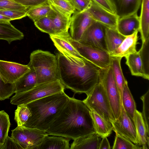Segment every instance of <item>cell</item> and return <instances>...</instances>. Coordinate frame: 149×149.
Wrapping results in <instances>:
<instances>
[{"label":"cell","instance_id":"obj_1","mask_svg":"<svg viewBox=\"0 0 149 149\" xmlns=\"http://www.w3.org/2000/svg\"><path fill=\"white\" fill-rule=\"evenodd\" d=\"M56 56L59 79L65 88L87 95L99 82L101 70L87 59L64 52Z\"/></svg>","mask_w":149,"mask_h":149},{"label":"cell","instance_id":"obj_2","mask_svg":"<svg viewBox=\"0 0 149 149\" xmlns=\"http://www.w3.org/2000/svg\"><path fill=\"white\" fill-rule=\"evenodd\" d=\"M46 132L73 140L96 134L90 109L83 100L73 97H69Z\"/></svg>","mask_w":149,"mask_h":149},{"label":"cell","instance_id":"obj_3","mask_svg":"<svg viewBox=\"0 0 149 149\" xmlns=\"http://www.w3.org/2000/svg\"><path fill=\"white\" fill-rule=\"evenodd\" d=\"M69 97L63 91L26 104L31 115L23 126L46 132Z\"/></svg>","mask_w":149,"mask_h":149},{"label":"cell","instance_id":"obj_4","mask_svg":"<svg viewBox=\"0 0 149 149\" xmlns=\"http://www.w3.org/2000/svg\"><path fill=\"white\" fill-rule=\"evenodd\" d=\"M28 65L35 70L37 84L59 80L56 55L40 49L33 52Z\"/></svg>","mask_w":149,"mask_h":149},{"label":"cell","instance_id":"obj_5","mask_svg":"<svg viewBox=\"0 0 149 149\" xmlns=\"http://www.w3.org/2000/svg\"><path fill=\"white\" fill-rule=\"evenodd\" d=\"M83 101L90 109L110 123L115 120L103 86L99 80Z\"/></svg>","mask_w":149,"mask_h":149},{"label":"cell","instance_id":"obj_6","mask_svg":"<svg viewBox=\"0 0 149 149\" xmlns=\"http://www.w3.org/2000/svg\"><path fill=\"white\" fill-rule=\"evenodd\" d=\"M65 88L59 80L36 84L31 89L15 94L10 103L17 105L26 104L47 96L63 91Z\"/></svg>","mask_w":149,"mask_h":149},{"label":"cell","instance_id":"obj_7","mask_svg":"<svg viewBox=\"0 0 149 149\" xmlns=\"http://www.w3.org/2000/svg\"><path fill=\"white\" fill-rule=\"evenodd\" d=\"M69 42L84 58L99 67L101 70L107 69L111 64V56L107 51L93 46L73 40L70 34Z\"/></svg>","mask_w":149,"mask_h":149},{"label":"cell","instance_id":"obj_8","mask_svg":"<svg viewBox=\"0 0 149 149\" xmlns=\"http://www.w3.org/2000/svg\"><path fill=\"white\" fill-rule=\"evenodd\" d=\"M99 80L102 84L109 100L111 110L115 119L121 112L120 98L111 67L101 70Z\"/></svg>","mask_w":149,"mask_h":149},{"label":"cell","instance_id":"obj_9","mask_svg":"<svg viewBox=\"0 0 149 149\" xmlns=\"http://www.w3.org/2000/svg\"><path fill=\"white\" fill-rule=\"evenodd\" d=\"M11 132V137L23 149H36L48 135L45 131L24 126H17Z\"/></svg>","mask_w":149,"mask_h":149},{"label":"cell","instance_id":"obj_10","mask_svg":"<svg viewBox=\"0 0 149 149\" xmlns=\"http://www.w3.org/2000/svg\"><path fill=\"white\" fill-rule=\"evenodd\" d=\"M112 130L116 134L130 140L134 144L142 146L136 132L134 121L127 114L122 105L119 117L111 122Z\"/></svg>","mask_w":149,"mask_h":149},{"label":"cell","instance_id":"obj_11","mask_svg":"<svg viewBox=\"0 0 149 149\" xmlns=\"http://www.w3.org/2000/svg\"><path fill=\"white\" fill-rule=\"evenodd\" d=\"M106 27L100 23L94 22L85 31L79 42L108 51L105 41Z\"/></svg>","mask_w":149,"mask_h":149},{"label":"cell","instance_id":"obj_12","mask_svg":"<svg viewBox=\"0 0 149 149\" xmlns=\"http://www.w3.org/2000/svg\"><path fill=\"white\" fill-rule=\"evenodd\" d=\"M95 22L87 10L80 12L76 10L70 18L69 28L72 38L79 41L85 31Z\"/></svg>","mask_w":149,"mask_h":149},{"label":"cell","instance_id":"obj_13","mask_svg":"<svg viewBox=\"0 0 149 149\" xmlns=\"http://www.w3.org/2000/svg\"><path fill=\"white\" fill-rule=\"evenodd\" d=\"M30 70L28 65L0 60V75L6 83H15Z\"/></svg>","mask_w":149,"mask_h":149},{"label":"cell","instance_id":"obj_14","mask_svg":"<svg viewBox=\"0 0 149 149\" xmlns=\"http://www.w3.org/2000/svg\"><path fill=\"white\" fill-rule=\"evenodd\" d=\"M87 10L95 21L107 27L116 29L119 17L115 14L109 11L93 1Z\"/></svg>","mask_w":149,"mask_h":149},{"label":"cell","instance_id":"obj_15","mask_svg":"<svg viewBox=\"0 0 149 149\" xmlns=\"http://www.w3.org/2000/svg\"><path fill=\"white\" fill-rule=\"evenodd\" d=\"M139 17L137 13L119 18L116 29L121 34L126 36L138 31L140 28Z\"/></svg>","mask_w":149,"mask_h":149},{"label":"cell","instance_id":"obj_16","mask_svg":"<svg viewBox=\"0 0 149 149\" xmlns=\"http://www.w3.org/2000/svg\"><path fill=\"white\" fill-rule=\"evenodd\" d=\"M49 3L51 10L47 16L54 24L56 31L55 34L68 31L71 17L66 15L54 6Z\"/></svg>","mask_w":149,"mask_h":149},{"label":"cell","instance_id":"obj_17","mask_svg":"<svg viewBox=\"0 0 149 149\" xmlns=\"http://www.w3.org/2000/svg\"><path fill=\"white\" fill-rule=\"evenodd\" d=\"M119 18L137 13L141 0H110Z\"/></svg>","mask_w":149,"mask_h":149},{"label":"cell","instance_id":"obj_18","mask_svg":"<svg viewBox=\"0 0 149 149\" xmlns=\"http://www.w3.org/2000/svg\"><path fill=\"white\" fill-rule=\"evenodd\" d=\"M138 32L137 31L131 35L126 36L118 47L110 53L111 56L122 58L136 52L137 51L136 46L138 40Z\"/></svg>","mask_w":149,"mask_h":149},{"label":"cell","instance_id":"obj_19","mask_svg":"<svg viewBox=\"0 0 149 149\" xmlns=\"http://www.w3.org/2000/svg\"><path fill=\"white\" fill-rule=\"evenodd\" d=\"M68 32L49 35L50 37L59 52L68 53L75 56L83 58L69 42Z\"/></svg>","mask_w":149,"mask_h":149},{"label":"cell","instance_id":"obj_20","mask_svg":"<svg viewBox=\"0 0 149 149\" xmlns=\"http://www.w3.org/2000/svg\"><path fill=\"white\" fill-rule=\"evenodd\" d=\"M29 67L30 70L15 83V94L27 91L37 84V77L35 70L32 67Z\"/></svg>","mask_w":149,"mask_h":149},{"label":"cell","instance_id":"obj_21","mask_svg":"<svg viewBox=\"0 0 149 149\" xmlns=\"http://www.w3.org/2000/svg\"><path fill=\"white\" fill-rule=\"evenodd\" d=\"M70 139L62 136L47 135L36 149H70Z\"/></svg>","mask_w":149,"mask_h":149},{"label":"cell","instance_id":"obj_22","mask_svg":"<svg viewBox=\"0 0 149 149\" xmlns=\"http://www.w3.org/2000/svg\"><path fill=\"white\" fill-rule=\"evenodd\" d=\"M23 33L15 28L10 22H0V40L10 44L13 41L21 40L24 38Z\"/></svg>","mask_w":149,"mask_h":149},{"label":"cell","instance_id":"obj_23","mask_svg":"<svg viewBox=\"0 0 149 149\" xmlns=\"http://www.w3.org/2000/svg\"><path fill=\"white\" fill-rule=\"evenodd\" d=\"M141 4L139 31L143 42L149 38V0H141Z\"/></svg>","mask_w":149,"mask_h":149},{"label":"cell","instance_id":"obj_24","mask_svg":"<svg viewBox=\"0 0 149 149\" xmlns=\"http://www.w3.org/2000/svg\"><path fill=\"white\" fill-rule=\"evenodd\" d=\"M91 114L96 134L102 138L110 136L113 130L111 123L92 111Z\"/></svg>","mask_w":149,"mask_h":149},{"label":"cell","instance_id":"obj_25","mask_svg":"<svg viewBox=\"0 0 149 149\" xmlns=\"http://www.w3.org/2000/svg\"><path fill=\"white\" fill-rule=\"evenodd\" d=\"M100 137L96 134L74 140L70 149H99Z\"/></svg>","mask_w":149,"mask_h":149},{"label":"cell","instance_id":"obj_26","mask_svg":"<svg viewBox=\"0 0 149 149\" xmlns=\"http://www.w3.org/2000/svg\"><path fill=\"white\" fill-rule=\"evenodd\" d=\"M122 58L111 56V66L120 95L121 105L123 87L127 81L123 74L121 66Z\"/></svg>","mask_w":149,"mask_h":149},{"label":"cell","instance_id":"obj_27","mask_svg":"<svg viewBox=\"0 0 149 149\" xmlns=\"http://www.w3.org/2000/svg\"><path fill=\"white\" fill-rule=\"evenodd\" d=\"M126 36L120 33L116 29L106 27L105 41L107 51L111 53L116 49Z\"/></svg>","mask_w":149,"mask_h":149},{"label":"cell","instance_id":"obj_28","mask_svg":"<svg viewBox=\"0 0 149 149\" xmlns=\"http://www.w3.org/2000/svg\"><path fill=\"white\" fill-rule=\"evenodd\" d=\"M134 122L138 138L142 146V148L148 149L147 141L149 138L145 125L141 113L136 110L134 118Z\"/></svg>","mask_w":149,"mask_h":149},{"label":"cell","instance_id":"obj_29","mask_svg":"<svg viewBox=\"0 0 149 149\" xmlns=\"http://www.w3.org/2000/svg\"><path fill=\"white\" fill-rule=\"evenodd\" d=\"M125 58L126 64L128 67L132 75L145 79L142 63L138 51L129 54Z\"/></svg>","mask_w":149,"mask_h":149},{"label":"cell","instance_id":"obj_30","mask_svg":"<svg viewBox=\"0 0 149 149\" xmlns=\"http://www.w3.org/2000/svg\"><path fill=\"white\" fill-rule=\"evenodd\" d=\"M122 105L127 114L134 121V113L136 110V104L128 86L127 81L123 88Z\"/></svg>","mask_w":149,"mask_h":149},{"label":"cell","instance_id":"obj_31","mask_svg":"<svg viewBox=\"0 0 149 149\" xmlns=\"http://www.w3.org/2000/svg\"><path fill=\"white\" fill-rule=\"evenodd\" d=\"M51 10V8L48 1L31 8L27 12V16L34 22L47 16Z\"/></svg>","mask_w":149,"mask_h":149},{"label":"cell","instance_id":"obj_32","mask_svg":"<svg viewBox=\"0 0 149 149\" xmlns=\"http://www.w3.org/2000/svg\"><path fill=\"white\" fill-rule=\"evenodd\" d=\"M10 125L8 114L4 110L0 111V146L1 149L8 136Z\"/></svg>","mask_w":149,"mask_h":149},{"label":"cell","instance_id":"obj_33","mask_svg":"<svg viewBox=\"0 0 149 149\" xmlns=\"http://www.w3.org/2000/svg\"><path fill=\"white\" fill-rule=\"evenodd\" d=\"M149 38L142 42L141 48L138 51L141 60L145 79H149Z\"/></svg>","mask_w":149,"mask_h":149},{"label":"cell","instance_id":"obj_34","mask_svg":"<svg viewBox=\"0 0 149 149\" xmlns=\"http://www.w3.org/2000/svg\"><path fill=\"white\" fill-rule=\"evenodd\" d=\"M17 106L15 112L14 119L17 126H23L31 116V112L26 104Z\"/></svg>","mask_w":149,"mask_h":149},{"label":"cell","instance_id":"obj_35","mask_svg":"<svg viewBox=\"0 0 149 149\" xmlns=\"http://www.w3.org/2000/svg\"><path fill=\"white\" fill-rule=\"evenodd\" d=\"M48 2L70 17L76 10L70 0H48Z\"/></svg>","mask_w":149,"mask_h":149},{"label":"cell","instance_id":"obj_36","mask_svg":"<svg viewBox=\"0 0 149 149\" xmlns=\"http://www.w3.org/2000/svg\"><path fill=\"white\" fill-rule=\"evenodd\" d=\"M36 26L42 32L49 34L56 33L55 27L52 21L47 16L34 22Z\"/></svg>","mask_w":149,"mask_h":149},{"label":"cell","instance_id":"obj_37","mask_svg":"<svg viewBox=\"0 0 149 149\" xmlns=\"http://www.w3.org/2000/svg\"><path fill=\"white\" fill-rule=\"evenodd\" d=\"M113 149H140L142 147L133 143L126 138L116 134Z\"/></svg>","mask_w":149,"mask_h":149},{"label":"cell","instance_id":"obj_38","mask_svg":"<svg viewBox=\"0 0 149 149\" xmlns=\"http://www.w3.org/2000/svg\"><path fill=\"white\" fill-rule=\"evenodd\" d=\"M32 8L24 6L13 0H0V10H11L27 13Z\"/></svg>","mask_w":149,"mask_h":149},{"label":"cell","instance_id":"obj_39","mask_svg":"<svg viewBox=\"0 0 149 149\" xmlns=\"http://www.w3.org/2000/svg\"><path fill=\"white\" fill-rule=\"evenodd\" d=\"M15 93V83H6L0 75V100L8 99Z\"/></svg>","mask_w":149,"mask_h":149},{"label":"cell","instance_id":"obj_40","mask_svg":"<svg viewBox=\"0 0 149 149\" xmlns=\"http://www.w3.org/2000/svg\"><path fill=\"white\" fill-rule=\"evenodd\" d=\"M143 103V109L141 113L143 120L146 131L149 135V90L141 97Z\"/></svg>","mask_w":149,"mask_h":149},{"label":"cell","instance_id":"obj_41","mask_svg":"<svg viewBox=\"0 0 149 149\" xmlns=\"http://www.w3.org/2000/svg\"><path fill=\"white\" fill-rule=\"evenodd\" d=\"M26 12L11 10H0V14L9 18L11 20L21 19L27 16Z\"/></svg>","mask_w":149,"mask_h":149},{"label":"cell","instance_id":"obj_42","mask_svg":"<svg viewBox=\"0 0 149 149\" xmlns=\"http://www.w3.org/2000/svg\"><path fill=\"white\" fill-rule=\"evenodd\" d=\"M76 10L83 12L87 10L92 3L91 0H70Z\"/></svg>","mask_w":149,"mask_h":149},{"label":"cell","instance_id":"obj_43","mask_svg":"<svg viewBox=\"0 0 149 149\" xmlns=\"http://www.w3.org/2000/svg\"><path fill=\"white\" fill-rule=\"evenodd\" d=\"M23 149L20 144L14 139L8 136L2 146L1 149Z\"/></svg>","mask_w":149,"mask_h":149},{"label":"cell","instance_id":"obj_44","mask_svg":"<svg viewBox=\"0 0 149 149\" xmlns=\"http://www.w3.org/2000/svg\"><path fill=\"white\" fill-rule=\"evenodd\" d=\"M25 6L33 7L48 1V0H13Z\"/></svg>","mask_w":149,"mask_h":149},{"label":"cell","instance_id":"obj_45","mask_svg":"<svg viewBox=\"0 0 149 149\" xmlns=\"http://www.w3.org/2000/svg\"><path fill=\"white\" fill-rule=\"evenodd\" d=\"M95 3L104 9L115 14V11L110 0H91Z\"/></svg>","mask_w":149,"mask_h":149},{"label":"cell","instance_id":"obj_46","mask_svg":"<svg viewBox=\"0 0 149 149\" xmlns=\"http://www.w3.org/2000/svg\"><path fill=\"white\" fill-rule=\"evenodd\" d=\"M111 148L110 143L107 137L105 136L102 137V140L100 143L99 149H110Z\"/></svg>","mask_w":149,"mask_h":149},{"label":"cell","instance_id":"obj_47","mask_svg":"<svg viewBox=\"0 0 149 149\" xmlns=\"http://www.w3.org/2000/svg\"><path fill=\"white\" fill-rule=\"evenodd\" d=\"M11 19L8 17L0 14V22H10Z\"/></svg>","mask_w":149,"mask_h":149},{"label":"cell","instance_id":"obj_48","mask_svg":"<svg viewBox=\"0 0 149 149\" xmlns=\"http://www.w3.org/2000/svg\"><path fill=\"white\" fill-rule=\"evenodd\" d=\"M0 149H1V148L0 146Z\"/></svg>","mask_w":149,"mask_h":149}]
</instances>
